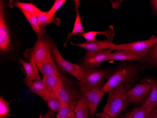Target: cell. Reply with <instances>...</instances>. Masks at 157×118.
<instances>
[{
  "mask_svg": "<svg viewBox=\"0 0 157 118\" xmlns=\"http://www.w3.org/2000/svg\"><path fill=\"white\" fill-rule=\"evenodd\" d=\"M7 8L4 1L0 2V52L3 57L14 55L13 35L7 16Z\"/></svg>",
  "mask_w": 157,
  "mask_h": 118,
  "instance_id": "6da1fadb",
  "label": "cell"
},
{
  "mask_svg": "<svg viewBox=\"0 0 157 118\" xmlns=\"http://www.w3.org/2000/svg\"><path fill=\"white\" fill-rule=\"evenodd\" d=\"M55 43L43 29L38 39L33 47L28 48L23 55L29 62L37 65L52 55V51Z\"/></svg>",
  "mask_w": 157,
  "mask_h": 118,
  "instance_id": "7a4b0ae2",
  "label": "cell"
},
{
  "mask_svg": "<svg viewBox=\"0 0 157 118\" xmlns=\"http://www.w3.org/2000/svg\"><path fill=\"white\" fill-rule=\"evenodd\" d=\"M114 71L113 69H87L82 79L78 81L82 93H87L93 89H102L105 81L109 79Z\"/></svg>",
  "mask_w": 157,
  "mask_h": 118,
  "instance_id": "3957f363",
  "label": "cell"
},
{
  "mask_svg": "<svg viewBox=\"0 0 157 118\" xmlns=\"http://www.w3.org/2000/svg\"><path fill=\"white\" fill-rule=\"evenodd\" d=\"M127 91L125 84H121L109 92L108 100L102 112L111 118L118 117L129 105Z\"/></svg>",
  "mask_w": 157,
  "mask_h": 118,
  "instance_id": "277c9868",
  "label": "cell"
},
{
  "mask_svg": "<svg viewBox=\"0 0 157 118\" xmlns=\"http://www.w3.org/2000/svg\"><path fill=\"white\" fill-rule=\"evenodd\" d=\"M138 68L133 65H126L119 67L105 83L102 90L105 94L115 89L121 84H128L135 79L138 74Z\"/></svg>",
  "mask_w": 157,
  "mask_h": 118,
  "instance_id": "5b68a950",
  "label": "cell"
},
{
  "mask_svg": "<svg viewBox=\"0 0 157 118\" xmlns=\"http://www.w3.org/2000/svg\"><path fill=\"white\" fill-rule=\"evenodd\" d=\"M52 56L60 71L74 76L78 81L82 79L87 68H85L82 65L73 63L66 60L61 55L55 44L54 45L52 51Z\"/></svg>",
  "mask_w": 157,
  "mask_h": 118,
  "instance_id": "8992f818",
  "label": "cell"
},
{
  "mask_svg": "<svg viewBox=\"0 0 157 118\" xmlns=\"http://www.w3.org/2000/svg\"><path fill=\"white\" fill-rule=\"evenodd\" d=\"M63 79L62 86L58 94L63 103L67 104L72 111H75L77 104L82 98V93H78L75 87L63 75Z\"/></svg>",
  "mask_w": 157,
  "mask_h": 118,
  "instance_id": "52a82bcc",
  "label": "cell"
},
{
  "mask_svg": "<svg viewBox=\"0 0 157 118\" xmlns=\"http://www.w3.org/2000/svg\"><path fill=\"white\" fill-rule=\"evenodd\" d=\"M157 43V36L152 35L151 38L146 40L137 41L130 43L116 45L114 50L132 51L144 59L151 49Z\"/></svg>",
  "mask_w": 157,
  "mask_h": 118,
  "instance_id": "ba28073f",
  "label": "cell"
},
{
  "mask_svg": "<svg viewBox=\"0 0 157 118\" xmlns=\"http://www.w3.org/2000/svg\"><path fill=\"white\" fill-rule=\"evenodd\" d=\"M151 89V84L148 82L137 84L127 91L128 103L132 105L143 103L150 94Z\"/></svg>",
  "mask_w": 157,
  "mask_h": 118,
  "instance_id": "9c48e42d",
  "label": "cell"
},
{
  "mask_svg": "<svg viewBox=\"0 0 157 118\" xmlns=\"http://www.w3.org/2000/svg\"><path fill=\"white\" fill-rule=\"evenodd\" d=\"M113 51V50L111 49L94 53L86 51L82 65L89 69L98 68L103 62L107 61L108 56Z\"/></svg>",
  "mask_w": 157,
  "mask_h": 118,
  "instance_id": "30bf717a",
  "label": "cell"
},
{
  "mask_svg": "<svg viewBox=\"0 0 157 118\" xmlns=\"http://www.w3.org/2000/svg\"><path fill=\"white\" fill-rule=\"evenodd\" d=\"M104 95L105 93L101 89H93L87 93L82 94L81 99L87 105L90 111V117L94 116Z\"/></svg>",
  "mask_w": 157,
  "mask_h": 118,
  "instance_id": "8fae6325",
  "label": "cell"
},
{
  "mask_svg": "<svg viewBox=\"0 0 157 118\" xmlns=\"http://www.w3.org/2000/svg\"><path fill=\"white\" fill-rule=\"evenodd\" d=\"M71 44L73 46H77L83 48L86 51L92 53L111 49L114 50V48L116 46V44L114 43L113 42L107 39L104 41H99L96 39L93 41L86 42L84 43H74L72 42Z\"/></svg>",
  "mask_w": 157,
  "mask_h": 118,
  "instance_id": "7c38bea8",
  "label": "cell"
},
{
  "mask_svg": "<svg viewBox=\"0 0 157 118\" xmlns=\"http://www.w3.org/2000/svg\"><path fill=\"white\" fill-rule=\"evenodd\" d=\"M19 62L22 65L24 69L25 72V78L24 80V83L27 85L28 87L32 84L34 81L41 79V76L40 75L39 70L36 65L34 63L31 62H26L21 59H19Z\"/></svg>",
  "mask_w": 157,
  "mask_h": 118,
  "instance_id": "4fadbf2b",
  "label": "cell"
},
{
  "mask_svg": "<svg viewBox=\"0 0 157 118\" xmlns=\"http://www.w3.org/2000/svg\"><path fill=\"white\" fill-rule=\"evenodd\" d=\"M144 59L136 53L128 50H121L112 53L107 59V61H135L143 62Z\"/></svg>",
  "mask_w": 157,
  "mask_h": 118,
  "instance_id": "5bb4252c",
  "label": "cell"
},
{
  "mask_svg": "<svg viewBox=\"0 0 157 118\" xmlns=\"http://www.w3.org/2000/svg\"><path fill=\"white\" fill-rule=\"evenodd\" d=\"M144 82L150 83L152 89L147 99L142 104V106L151 112L154 109L157 108V81L153 78H146L142 80V83Z\"/></svg>",
  "mask_w": 157,
  "mask_h": 118,
  "instance_id": "9a60e30c",
  "label": "cell"
},
{
  "mask_svg": "<svg viewBox=\"0 0 157 118\" xmlns=\"http://www.w3.org/2000/svg\"><path fill=\"white\" fill-rule=\"evenodd\" d=\"M43 76H52L60 74V69L55 62L52 55L36 65Z\"/></svg>",
  "mask_w": 157,
  "mask_h": 118,
  "instance_id": "2e32d148",
  "label": "cell"
},
{
  "mask_svg": "<svg viewBox=\"0 0 157 118\" xmlns=\"http://www.w3.org/2000/svg\"><path fill=\"white\" fill-rule=\"evenodd\" d=\"M63 75L43 76L42 80L50 93H58L61 88L63 82Z\"/></svg>",
  "mask_w": 157,
  "mask_h": 118,
  "instance_id": "e0dca14e",
  "label": "cell"
},
{
  "mask_svg": "<svg viewBox=\"0 0 157 118\" xmlns=\"http://www.w3.org/2000/svg\"><path fill=\"white\" fill-rule=\"evenodd\" d=\"M74 2L75 5V9L76 12V15L73 30H72V32H71L69 34L67 37L66 41L65 42L64 45H63L65 47H67V43L70 39L71 37H72L73 35H79L82 36V35L85 33L82 25V18L80 17V14L78 13V7L80 5V1H75Z\"/></svg>",
  "mask_w": 157,
  "mask_h": 118,
  "instance_id": "ac0fdd59",
  "label": "cell"
},
{
  "mask_svg": "<svg viewBox=\"0 0 157 118\" xmlns=\"http://www.w3.org/2000/svg\"><path fill=\"white\" fill-rule=\"evenodd\" d=\"M29 88L32 92L39 96L40 97H41L47 103L49 98L50 93L42 79H40L34 81Z\"/></svg>",
  "mask_w": 157,
  "mask_h": 118,
  "instance_id": "d6986e66",
  "label": "cell"
},
{
  "mask_svg": "<svg viewBox=\"0 0 157 118\" xmlns=\"http://www.w3.org/2000/svg\"><path fill=\"white\" fill-rule=\"evenodd\" d=\"M98 35H105L107 39V40L112 41L114 35V32L113 26H111L109 29L103 31H90L85 32L82 35V36H83L87 42H91L96 40V39H95V37Z\"/></svg>",
  "mask_w": 157,
  "mask_h": 118,
  "instance_id": "ffe728a7",
  "label": "cell"
},
{
  "mask_svg": "<svg viewBox=\"0 0 157 118\" xmlns=\"http://www.w3.org/2000/svg\"><path fill=\"white\" fill-rule=\"evenodd\" d=\"M11 2V5L15 6L21 10L22 12H25L37 16L42 12L37 6L32 3H26L19 1Z\"/></svg>",
  "mask_w": 157,
  "mask_h": 118,
  "instance_id": "44dd1931",
  "label": "cell"
},
{
  "mask_svg": "<svg viewBox=\"0 0 157 118\" xmlns=\"http://www.w3.org/2000/svg\"><path fill=\"white\" fill-rule=\"evenodd\" d=\"M40 28L43 29L44 27L49 24H54L59 25L60 22V20L59 18H56L55 16L51 17L48 15L47 12H42L38 14L37 16Z\"/></svg>",
  "mask_w": 157,
  "mask_h": 118,
  "instance_id": "7402d4cb",
  "label": "cell"
},
{
  "mask_svg": "<svg viewBox=\"0 0 157 118\" xmlns=\"http://www.w3.org/2000/svg\"><path fill=\"white\" fill-rule=\"evenodd\" d=\"M151 113L146 108L141 106L132 109L123 117L124 118H150Z\"/></svg>",
  "mask_w": 157,
  "mask_h": 118,
  "instance_id": "603a6c76",
  "label": "cell"
},
{
  "mask_svg": "<svg viewBox=\"0 0 157 118\" xmlns=\"http://www.w3.org/2000/svg\"><path fill=\"white\" fill-rule=\"evenodd\" d=\"M143 63L149 68H157V43L149 51Z\"/></svg>",
  "mask_w": 157,
  "mask_h": 118,
  "instance_id": "cb8c5ba5",
  "label": "cell"
},
{
  "mask_svg": "<svg viewBox=\"0 0 157 118\" xmlns=\"http://www.w3.org/2000/svg\"><path fill=\"white\" fill-rule=\"evenodd\" d=\"M48 106L54 112H58L63 104L58 93H50L49 98L47 102Z\"/></svg>",
  "mask_w": 157,
  "mask_h": 118,
  "instance_id": "d4e9b609",
  "label": "cell"
},
{
  "mask_svg": "<svg viewBox=\"0 0 157 118\" xmlns=\"http://www.w3.org/2000/svg\"><path fill=\"white\" fill-rule=\"evenodd\" d=\"M75 113L76 118H88L90 116V111L82 99L77 104L75 109Z\"/></svg>",
  "mask_w": 157,
  "mask_h": 118,
  "instance_id": "484cf974",
  "label": "cell"
},
{
  "mask_svg": "<svg viewBox=\"0 0 157 118\" xmlns=\"http://www.w3.org/2000/svg\"><path fill=\"white\" fill-rule=\"evenodd\" d=\"M22 12L25 18L27 19L28 22L30 24L33 30L36 33L38 36L40 35L44 29H42L40 28L37 16L34 14H30L27 12Z\"/></svg>",
  "mask_w": 157,
  "mask_h": 118,
  "instance_id": "4316f807",
  "label": "cell"
},
{
  "mask_svg": "<svg viewBox=\"0 0 157 118\" xmlns=\"http://www.w3.org/2000/svg\"><path fill=\"white\" fill-rule=\"evenodd\" d=\"M10 103L7 102L3 99L2 96L0 97V118H5L10 117Z\"/></svg>",
  "mask_w": 157,
  "mask_h": 118,
  "instance_id": "83f0119b",
  "label": "cell"
},
{
  "mask_svg": "<svg viewBox=\"0 0 157 118\" xmlns=\"http://www.w3.org/2000/svg\"><path fill=\"white\" fill-rule=\"evenodd\" d=\"M73 112L75 111H72L67 104L63 103L62 105L57 112L56 118H70Z\"/></svg>",
  "mask_w": 157,
  "mask_h": 118,
  "instance_id": "f1b7e54d",
  "label": "cell"
},
{
  "mask_svg": "<svg viewBox=\"0 0 157 118\" xmlns=\"http://www.w3.org/2000/svg\"><path fill=\"white\" fill-rule=\"evenodd\" d=\"M66 2V0H56L51 9L49 10V11H47L48 15L51 17L55 16L56 11L60 8Z\"/></svg>",
  "mask_w": 157,
  "mask_h": 118,
  "instance_id": "f546056e",
  "label": "cell"
},
{
  "mask_svg": "<svg viewBox=\"0 0 157 118\" xmlns=\"http://www.w3.org/2000/svg\"><path fill=\"white\" fill-rule=\"evenodd\" d=\"M97 118H112L110 116L107 115L105 113H104L103 112H99L97 114Z\"/></svg>",
  "mask_w": 157,
  "mask_h": 118,
  "instance_id": "4dcf8cb0",
  "label": "cell"
},
{
  "mask_svg": "<svg viewBox=\"0 0 157 118\" xmlns=\"http://www.w3.org/2000/svg\"><path fill=\"white\" fill-rule=\"evenodd\" d=\"M54 112L52 110H49L42 118H52Z\"/></svg>",
  "mask_w": 157,
  "mask_h": 118,
  "instance_id": "1f68e13d",
  "label": "cell"
},
{
  "mask_svg": "<svg viewBox=\"0 0 157 118\" xmlns=\"http://www.w3.org/2000/svg\"><path fill=\"white\" fill-rule=\"evenodd\" d=\"M150 118H157V108H155L151 112Z\"/></svg>",
  "mask_w": 157,
  "mask_h": 118,
  "instance_id": "d6a6232c",
  "label": "cell"
},
{
  "mask_svg": "<svg viewBox=\"0 0 157 118\" xmlns=\"http://www.w3.org/2000/svg\"><path fill=\"white\" fill-rule=\"evenodd\" d=\"M151 3L152 7H153L156 10H157V0H152V1H151Z\"/></svg>",
  "mask_w": 157,
  "mask_h": 118,
  "instance_id": "836d02e7",
  "label": "cell"
},
{
  "mask_svg": "<svg viewBox=\"0 0 157 118\" xmlns=\"http://www.w3.org/2000/svg\"><path fill=\"white\" fill-rule=\"evenodd\" d=\"M70 118H76L75 115V112H73Z\"/></svg>",
  "mask_w": 157,
  "mask_h": 118,
  "instance_id": "e575fe53",
  "label": "cell"
},
{
  "mask_svg": "<svg viewBox=\"0 0 157 118\" xmlns=\"http://www.w3.org/2000/svg\"><path fill=\"white\" fill-rule=\"evenodd\" d=\"M123 118V116H121V117H119V118Z\"/></svg>",
  "mask_w": 157,
  "mask_h": 118,
  "instance_id": "d590c367",
  "label": "cell"
}]
</instances>
